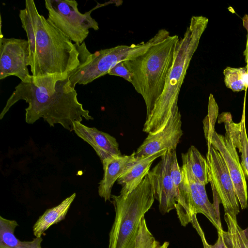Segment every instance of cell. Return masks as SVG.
<instances>
[{"mask_svg": "<svg viewBox=\"0 0 248 248\" xmlns=\"http://www.w3.org/2000/svg\"><path fill=\"white\" fill-rule=\"evenodd\" d=\"M19 17L29 42V66L34 82L67 79L90 56L85 42L73 43L39 13L34 0L25 1Z\"/></svg>", "mask_w": 248, "mask_h": 248, "instance_id": "cell-1", "label": "cell"}, {"mask_svg": "<svg viewBox=\"0 0 248 248\" xmlns=\"http://www.w3.org/2000/svg\"><path fill=\"white\" fill-rule=\"evenodd\" d=\"M77 95L75 88L70 86L69 78L58 80L46 79L34 82L32 76L30 82L21 81L15 87L0 114V119L12 106L23 100L29 104L25 109L27 124H32L43 118L50 126L59 124L72 131L75 122H81L83 118L93 119L89 111L78 102Z\"/></svg>", "mask_w": 248, "mask_h": 248, "instance_id": "cell-2", "label": "cell"}, {"mask_svg": "<svg viewBox=\"0 0 248 248\" xmlns=\"http://www.w3.org/2000/svg\"><path fill=\"white\" fill-rule=\"evenodd\" d=\"M209 20L202 16H192L189 26L177 43L174 60L163 91L146 119L143 131L148 134L163 129L171 116L179 110V94L190 61L196 52Z\"/></svg>", "mask_w": 248, "mask_h": 248, "instance_id": "cell-3", "label": "cell"}, {"mask_svg": "<svg viewBox=\"0 0 248 248\" xmlns=\"http://www.w3.org/2000/svg\"><path fill=\"white\" fill-rule=\"evenodd\" d=\"M179 38L177 35H170L141 55L123 62L131 74V83L144 101L146 119L163 91Z\"/></svg>", "mask_w": 248, "mask_h": 248, "instance_id": "cell-4", "label": "cell"}, {"mask_svg": "<svg viewBox=\"0 0 248 248\" xmlns=\"http://www.w3.org/2000/svg\"><path fill=\"white\" fill-rule=\"evenodd\" d=\"M111 198L115 216L109 233L108 248H135L141 220L155 200L147 175L130 192L111 195Z\"/></svg>", "mask_w": 248, "mask_h": 248, "instance_id": "cell-5", "label": "cell"}, {"mask_svg": "<svg viewBox=\"0 0 248 248\" xmlns=\"http://www.w3.org/2000/svg\"><path fill=\"white\" fill-rule=\"evenodd\" d=\"M170 35L169 31L162 29L146 42L129 46L119 45L91 53L86 62L78 66L69 77L71 87L75 88L77 84L86 85L108 74V71L119 62L141 55L152 46L163 41Z\"/></svg>", "mask_w": 248, "mask_h": 248, "instance_id": "cell-6", "label": "cell"}, {"mask_svg": "<svg viewBox=\"0 0 248 248\" xmlns=\"http://www.w3.org/2000/svg\"><path fill=\"white\" fill-rule=\"evenodd\" d=\"M183 180L179 186L175 209L182 226L190 223L194 215H204L217 231L222 230L218 207L208 200L205 185L198 181L182 165Z\"/></svg>", "mask_w": 248, "mask_h": 248, "instance_id": "cell-7", "label": "cell"}, {"mask_svg": "<svg viewBox=\"0 0 248 248\" xmlns=\"http://www.w3.org/2000/svg\"><path fill=\"white\" fill-rule=\"evenodd\" d=\"M47 20L75 44L81 45L89 30H99L97 22L92 17L91 10L82 14L75 0H46Z\"/></svg>", "mask_w": 248, "mask_h": 248, "instance_id": "cell-8", "label": "cell"}, {"mask_svg": "<svg viewBox=\"0 0 248 248\" xmlns=\"http://www.w3.org/2000/svg\"><path fill=\"white\" fill-rule=\"evenodd\" d=\"M209 182L215 190L225 213L234 218L240 212L234 186L230 173L219 152L211 145L206 154Z\"/></svg>", "mask_w": 248, "mask_h": 248, "instance_id": "cell-9", "label": "cell"}, {"mask_svg": "<svg viewBox=\"0 0 248 248\" xmlns=\"http://www.w3.org/2000/svg\"><path fill=\"white\" fill-rule=\"evenodd\" d=\"M0 79L15 76L22 82L31 81L32 75L28 68L30 54L28 40L4 38L0 29Z\"/></svg>", "mask_w": 248, "mask_h": 248, "instance_id": "cell-10", "label": "cell"}, {"mask_svg": "<svg viewBox=\"0 0 248 248\" xmlns=\"http://www.w3.org/2000/svg\"><path fill=\"white\" fill-rule=\"evenodd\" d=\"M205 136L208 147L211 145L214 147L223 158L232 178L241 208L246 209L248 206L247 185L236 148L226 133L224 136L214 130Z\"/></svg>", "mask_w": 248, "mask_h": 248, "instance_id": "cell-11", "label": "cell"}, {"mask_svg": "<svg viewBox=\"0 0 248 248\" xmlns=\"http://www.w3.org/2000/svg\"><path fill=\"white\" fill-rule=\"evenodd\" d=\"M172 151L167 150L160 161L147 174L162 215L175 209L176 204V195L170 174Z\"/></svg>", "mask_w": 248, "mask_h": 248, "instance_id": "cell-12", "label": "cell"}, {"mask_svg": "<svg viewBox=\"0 0 248 248\" xmlns=\"http://www.w3.org/2000/svg\"><path fill=\"white\" fill-rule=\"evenodd\" d=\"M183 134L181 115L178 110L171 116L163 129L148 134L135 152V157L141 158L163 150H176Z\"/></svg>", "mask_w": 248, "mask_h": 248, "instance_id": "cell-13", "label": "cell"}, {"mask_svg": "<svg viewBox=\"0 0 248 248\" xmlns=\"http://www.w3.org/2000/svg\"><path fill=\"white\" fill-rule=\"evenodd\" d=\"M73 131L93 148L101 162L122 155L116 139L109 134L77 121L74 123Z\"/></svg>", "mask_w": 248, "mask_h": 248, "instance_id": "cell-14", "label": "cell"}, {"mask_svg": "<svg viewBox=\"0 0 248 248\" xmlns=\"http://www.w3.org/2000/svg\"><path fill=\"white\" fill-rule=\"evenodd\" d=\"M245 107L246 97L244 98L241 120L239 123L232 121L230 112L222 113L219 115L218 123L224 124L226 133L241 154V165L245 177L248 178V138L246 128Z\"/></svg>", "mask_w": 248, "mask_h": 248, "instance_id": "cell-15", "label": "cell"}, {"mask_svg": "<svg viewBox=\"0 0 248 248\" xmlns=\"http://www.w3.org/2000/svg\"><path fill=\"white\" fill-rule=\"evenodd\" d=\"M166 151H161L141 158H136L134 155L117 181L122 186L120 193H128L135 189L147 175L154 161Z\"/></svg>", "mask_w": 248, "mask_h": 248, "instance_id": "cell-16", "label": "cell"}, {"mask_svg": "<svg viewBox=\"0 0 248 248\" xmlns=\"http://www.w3.org/2000/svg\"><path fill=\"white\" fill-rule=\"evenodd\" d=\"M134 155L135 151L130 155H122L102 162L104 175L99 183L98 194L105 202L110 201L111 189L114 183L122 174Z\"/></svg>", "mask_w": 248, "mask_h": 248, "instance_id": "cell-17", "label": "cell"}, {"mask_svg": "<svg viewBox=\"0 0 248 248\" xmlns=\"http://www.w3.org/2000/svg\"><path fill=\"white\" fill-rule=\"evenodd\" d=\"M76 196L75 193L65 199L58 205L47 209L33 226L35 237H41L50 227L63 220Z\"/></svg>", "mask_w": 248, "mask_h": 248, "instance_id": "cell-18", "label": "cell"}, {"mask_svg": "<svg viewBox=\"0 0 248 248\" xmlns=\"http://www.w3.org/2000/svg\"><path fill=\"white\" fill-rule=\"evenodd\" d=\"M18 226L15 220L0 216V248H42V238L35 237L31 241H22L14 234Z\"/></svg>", "mask_w": 248, "mask_h": 248, "instance_id": "cell-19", "label": "cell"}, {"mask_svg": "<svg viewBox=\"0 0 248 248\" xmlns=\"http://www.w3.org/2000/svg\"><path fill=\"white\" fill-rule=\"evenodd\" d=\"M182 165L198 181L205 186L209 182L206 159L195 146H190L186 153H182Z\"/></svg>", "mask_w": 248, "mask_h": 248, "instance_id": "cell-20", "label": "cell"}, {"mask_svg": "<svg viewBox=\"0 0 248 248\" xmlns=\"http://www.w3.org/2000/svg\"><path fill=\"white\" fill-rule=\"evenodd\" d=\"M227 235L232 248H248V237L245 230L239 226L237 219L225 213Z\"/></svg>", "mask_w": 248, "mask_h": 248, "instance_id": "cell-21", "label": "cell"}, {"mask_svg": "<svg viewBox=\"0 0 248 248\" xmlns=\"http://www.w3.org/2000/svg\"><path fill=\"white\" fill-rule=\"evenodd\" d=\"M243 70V67L227 66L223 70L225 84L233 92H240L246 89L242 79Z\"/></svg>", "mask_w": 248, "mask_h": 248, "instance_id": "cell-22", "label": "cell"}, {"mask_svg": "<svg viewBox=\"0 0 248 248\" xmlns=\"http://www.w3.org/2000/svg\"><path fill=\"white\" fill-rule=\"evenodd\" d=\"M190 223L200 236L203 248H232L227 232L223 230L217 231L218 238L216 242L211 245L209 244L206 240L204 232L198 221L196 215L192 216Z\"/></svg>", "mask_w": 248, "mask_h": 248, "instance_id": "cell-23", "label": "cell"}, {"mask_svg": "<svg viewBox=\"0 0 248 248\" xmlns=\"http://www.w3.org/2000/svg\"><path fill=\"white\" fill-rule=\"evenodd\" d=\"M160 244L151 234L147 226L144 217L142 218L137 237L135 248H156Z\"/></svg>", "mask_w": 248, "mask_h": 248, "instance_id": "cell-24", "label": "cell"}, {"mask_svg": "<svg viewBox=\"0 0 248 248\" xmlns=\"http://www.w3.org/2000/svg\"><path fill=\"white\" fill-rule=\"evenodd\" d=\"M108 74L122 77L131 83V74L124 65L123 62H119L113 67L108 71Z\"/></svg>", "mask_w": 248, "mask_h": 248, "instance_id": "cell-25", "label": "cell"}, {"mask_svg": "<svg viewBox=\"0 0 248 248\" xmlns=\"http://www.w3.org/2000/svg\"><path fill=\"white\" fill-rule=\"evenodd\" d=\"M243 25L247 31V42L246 49L244 51L243 55L245 57V61L246 65L245 67L246 69H248V15L246 14L242 18Z\"/></svg>", "mask_w": 248, "mask_h": 248, "instance_id": "cell-26", "label": "cell"}, {"mask_svg": "<svg viewBox=\"0 0 248 248\" xmlns=\"http://www.w3.org/2000/svg\"><path fill=\"white\" fill-rule=\"evenodd\" d=\"M242 79L246 88H248V73L247 72L245 67H243L242 72Z\"/></svg>", "mask_w": 248, "mask_h": 248, "instance_id": "cell-27", "label": "cell"}, {"mask_svg": "<svg viewBox=\"0 0 248 248\" xmlns=\"http://www.w3.org/2000/svg\"><path fill=\"white\" fill-rule=\"evenodd\" d=\"M169 245V242H165L162 244H159L156 248H168Z\"/></svg>", "mask_w": 248, "mask_h": 248, "instance_id": "cell-28", "label": "cell"}, {"mask_svg": "<svg viewBox=\"0 0 248 248\" xmlns=\"http://www.w3.org/2000/svg\"><path fill=\"white\" fill-rule=\"evenodd\" d=\"M245 230L246 234L248 237V227L247 229H245Z\"/></svg>", "mask_w": 248, "mask_h": 248, "instance_id": "cell-29", "label": "cell"}]
</instances>
